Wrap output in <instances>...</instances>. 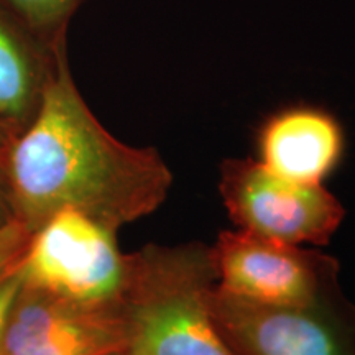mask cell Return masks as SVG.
<instances>
[{"mask_svg": "<svg viewBox=\"0 0 355 355\" xmlns=\"http://www.w3.org/2000/svg\"><path fill=\"white\" fill-rule=\"evenodd\" d=\"M216 279L209 248L201 243L132 254L121 301L125 355H237L211 313Z\"/></svg>", "mask_w": 355, "mask_h": 355, "instance_id": "7a4b0ae2", "label": "cell"}, {"mask_svg": "<svg viewBox=\"0 0 355 355\" xmlns=\"http://www.w3.org/2000/svg\"><path fill=\"white\" fill-rule=\"evenodd\" d=\"M21 263V260H20ZM20 263L12 268L10 272L0 277V339H2L3 329H6V324L10 314V309L13 303H15L17 295H19L21 288V272H20Z\"/></svg>", "mask_w": 355, "mask_h": 355, "instance_id": "7c38bea8", "label": "cell"}, {"mask_svg": "<svg viewBox=\"0 0 355 355\" xmlns=\"http://www.w3.org/2000/svg\"><path fill=\"white\" fill-rule=\"evenodd\" d=\"M121 306L91 308L24 285L0 339V355L125 354Z\"/></svg>", "mask_w": 355, "mask_h": 355, "instance_id": "8992f818", "label": "cell"}, {"mask_svg": "<svg viewBox=\"0 0 355 355\" xmlns=\"http://www.w3.org/2000/svg\"><path fill=\"white\" fill-rule=\"evenodd\" d=\"M259 162L266 170L303 184H322L343 162L345 130L322 105L290 104L268 114L255 130Z\"/></svg>", "mask_w": 355, "mask_h": 355, "instance_id": "ba28073f", "label": "cell"}, {"mask_svg": "<svg viewBox=\"0 0 355 355\" xmlns=\"http://www.w3.org/2000/svg\"><path fill=\"white\" fill-rule=\"evenodd\" d=\"M117 355H125V354H117Z\"/></svg>", "mask_w": 355, "mask_h": 355, "instance_id": "2e32d148", "label": "cell"}, {"mask_svg": "<svg viewBox=\"0 0 355 355\" xmlns=\"http://www.w3.org/2000/svg\"><path fill=\"white\" fill-rule=\"evenodd\" d=\"M13 217L30 232L74 209L117 230L152 214L173 184L155 148L128 146L101 125L71 78L63 44L33 117L0 155Z\"/></svg>", "mask_w": 355, "mask_h": 355, "instance_id": "6da1fadb", "label": "cell"}, {"mask_svg": "<svg viewBox=\"0 0 355 355\" xmlns=\"http://www.w3.org/2000/svg\"><path fill=\"white\" fill-rule=\"evenodd\" d=\"M212 318L230 347L245 355H354L345 334L318 308H277L242 300L214 286Z\"/></svg>", "mask_w": 355, "mask_h": 355, "instance_id": "52a82bcc", "label": "cell"}, {"mask_svg": "<svg viewBox=\"0 0 355 355\" xmlns=\"http://www.w3.org/2000/svg\"><path fill=\"white\" fill-rule=\"evenodd\" d=\"M12 139V133L7 130L6 125H3L2 122H0V155L3 153V150L7 148L8 141Z\"/></svg>", "mask_w": 355, "mask_h": 355, "instance_id": "5bb4252c", "label": "cell"}, {"mask_svg": "<svg viewBox=\"0 0 355 355\" xmlns=\"http://www.w3.org/2000/svg\"><path fill=\"white\" fill-rule=\"evenodd\" d=\"M32 58L0 24V122L13 137V127L25 125L37 110L43 86Z\"/></svg>", "mask_w": 355, "mask_h": 355, "instance_id": "9c48e42d", "label": "cell"}, {"mask_svg": "<svg viewBox=\"0 0 355 355\" xmlns=\"http://www.w3.org/2000/svg\"><path fill=\"white\" fill-rule=\"evenodd\" d=\"M30 24L50 28L63 24L79 0H8Z\"/></svg>", "mask_w": 355, "mask_h": 355, "instance_id": "30bf717a", "label": "cell"}, {"mask_svg": "<svg viewBox=\"0 0 355 355\" xmlns=\"http://www.w3.org/2000/svg\"><path fill=\"white\" fill-rule=\"evenodd\" d=\"M13 219H15V217H13L10 198H8L7 186H6V181H3L2 170H0V229H2L3 225L8 224V222Z\"/></svg>", "mask_w": 355, "mask_h": 355, "instance_id": "4fadbf2b", "label": "cell"}, {"mask_svg": "<svg viewBox=\"0 0 355 355\" xmlns=\"http://www.w3.org/2000/svg\"><path fill=\"white\" fill-rule=\"evenodd\" d=\"M220 290L277 308H318L336 282L331 257L250 232L224 230L209 248Z\"/></svg>", "mask_w": 355, "mask_h": 355, "instance_id": "5b68a950", "label": "cell"}, {"mask_svg": "<svg viewBox=\"0 0 355 355\" xmlns=\"http://www.w3.org/2000/svg\"><path fill=\"white\" fill-rule=\"evenodd\" d=\"M30 235L32 232L17 219L0 229V277L20 263Z\"/></svg>", "mask_w": 355, "mask_h": 355, "instance_id": "8fae6325", "label": "cell"}, {"mask_svg": "<svg viewBox=\"0 0 355 355\" xmlns=\"http://www.w3.org/2000/svg\"><path fill=\"white\" fill-rule=\"evenodd\" d=\"M219 191L239 229L291 245H326L345 217L343 204L322 184L286 180L259 159H225Z\"/></svg>", "mask_w": 355, "mask_h": 355, "instance_id": "277c9868", "label": "cell"}, {"mask_svg": "<svg viewBox=\"0 0 355 355\" xmlns=\"http://www.w3.org/2000/svg\"><path fill=\"white\" fill-rule=\"evenodd\" d=\"M352 319H354V332H355V306L352 308Z\"/></svg>", "mask_w": 355, "mask_h": 355, "instance_id": "9a60e30c", "label": "cell"}, {"mask_svg": "<svg viewBox=\"0 0 355 355\" xmlns=\"http://www.w3.org/2000/svg\"><path fill=\"white\" fill-rule=\"evenodd\" d=\"M115 232L84 212H56L30 235L20 263L24 285L81 306H121L132 254L119 250Z\"/></svg>", "mask_w": 355, "mask_h": 355, "instance_id": "3957f363", "label": "cell"}]
</instances>
